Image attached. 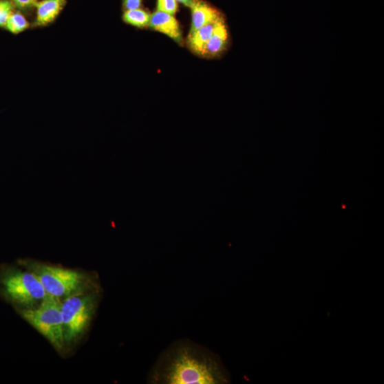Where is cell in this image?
<instances>
[{
    "mask_svg": "<svg viewBox=\"0 0 384 384\" xmlns=\"http://www.w3.org/2000/svg\"><path fill=\"white\" fill-rule=\"evenodd\" d=\"M177 1L185 6L186 7L191 8L195 5L198 0H177Z\"/></svg>",
    "mask_w": 384,
    "mask_h": 384,
    "instance_id": "obj_17",
    "label": "cell"
},
{
    "mask_svg": "<svg viewBox=\"0 0 384 384\" xmlns=\"http://www.w3.org/2000/svg\"><path fill=\"white\" fill-rule=\"evenodd\" d=\"M14 6L10 0H0V28H6Z\"/></svg>",
    "mask_w": 384,
    "mask_h": 384,
    "instance_id": "obj_13",
    "label": "cell"
},
{
    "mask_svg": "<svg viewBox=\"0 0 384 384\" xmlns=\"http://www.w3.org/2000/svg\"><path fill=\"white\" fill-rule=\"evenodd\" d=\"M49 295L37 277L26 268L18 264L0 266V297L16 311L37 308Z\"/></svg>",
    "mask_w": 384,
    "mask_h": 384,
    "instance_id": "obj_4",
    "label": "cell"
},
{
    "mask_svg": "<svg viewBox=\"0 0 384 384\" xmlns=\"http://www.w3.org/2000/svg\"><path fill=\"white\" fill-rule=\"evenodd\" d=\"M151 14L141 9L125 10L122 19L125 23L132 26L144 28L149 27L151 19Z\"/></svg>",
    "mask_w": 384,
    "mask_h": 384,
    "instance_id": "obj_11",
    "label": "cell"
},
{
    "mask_svg": "<svg viewBox=\"0 0 384 384\" xmlns=\"http://www.w3.org/2000/svg\"><path fill=\"white\" fill-rule=\"evenodd\" d=\"M223 18V17H222ZM220 19L215 23H213L205 25L194 33L189 34L188 36V45L189 48L195 54L201 55L206 43L211 38L213 30L217 27Z\"/></svg>",
    "mask_w": 384,
    "mask_h": 384,
    "instance_id": "obj_10",
    "label": "cell"
},
{
    "mask_svg": "<svg viewBox=\"0 0 384 384\" xmlns=\"http://www.w3.org/2000/svg\"><path fill=\"white\" fill-rule=\"evenodd\" d=\"M29 28V21L20 12H12L6 25V28L14 34L23 32Z\"/></svg>",
    "mask_w": 384,
    "mask_h": 384,
    "instance_id": "obj_12",
    "label": "cell"
},
{
    "mask_svg": "<svg viewBox=\"0 0 384 384\" xmlns=\"http://www.w3.org/2000/svg\"><path fill=\"white\" fill-rule=\"evenodd\" d=\"M102 288L73 295L62 302L64 356L71 354L87 335L98 309Z\"/></svg>",
    "mask_w": 384,
    "mask_h": 384,
    "instance_id": "obj_3",
    "label": "cell"
},
{
    "mask_svg": "<svg viewBox=\"0 0 384 384\" xmlns=\"http://www.w3.org/2000/svg\"><path fill=\"white\" fill-rule=\"evenodd\" d=\"M191 9L192 13L189 34L205 25L215 23L223 17L217 9L212 8L202 0H198L195 5Z\"/></svg>",
    "mask_w": 384,
    "mask_h": 384,
    "instance_id": "obj_7",
    "label": "cell"
},
{
    "mask_svg": "<svg viewBox=\"0 0 384 384\" xmlns=\"http://www.w3.org/2000/svg\"><path fill=\"white\" fill-rule=\"evenodd\" d=\"M229 34L225 20L222 18L206 43L202 54L207 58L216 57L222 54L228 44Z\"/></svg>",
    "mask_w": 384,
    "mask_h": 384,
    "instance_id": "obj_8",
    "label": "cell"
},
{
    "mask_svg": "<svg viewBox=\"0 0 384 384\" xmlns=\"http://www.w3.org/2000/svg\"><path fill=\"white\" fill-rule=\"evenodd\" d=\"M142 0H123V7L125 10L140 8Z\"/></svg>",
    "mask_w": 384,
    "mask_h": 384,
    "instance_id": "obj_16",
    "label": "cell"
},
{
    "mask_svg": "<svg viewBox=\"0 0 384 384\" xmlns=\"http://www.w3.org/2000/svg\"><path fill=\"white\" fill-rule=\"evenodd\" d=\"M15 8L21 11H27L35 7L38 0H10Z\"/></svg>",
    "mask_w": 384,
    "mask_h": 384,
    "instance_id": "obj_15",
    "label": "cell"
},
{
    "mask_svg": "<svg viewBox=\"0 0 384 384\" xmlns=\"http://www.w3.org/2000/svg\"><path fill=\"white\" fill-rule=\"evenodd\" d=\"M178 10L177 0H158L157 10L175 15Z\"/></svg>",
    "mask_w": 384,
    "mask_h": 384,
    "instance_id": "obj_14",
    "label": "cell"
},
{
    "mask_svg": "<svg viewBox=\"0 0 384 384\" xmlns=\"http://www.w3.org/2000/svg\"><path fill=\"white\" fill-rule=\"evenodd\" d=\"M67 4V0H41L35 5V27H45L53 23Z\"/></svg>",
    "mask_w": 384,
    "mask_h": 384,
    "instance_id": "obj_9",
    "label": "cell"
},
{
    "mask_svg": "<svg viewBox=\"0 0 384 384\" xmlns=\"http://www.w3.org/2000/svg\"><path fill=\"white\" fill-rule=\"evenodd\" d=\"M61 306L62 302L50 295L37 308L16 312L45 337L57 353L64 356Z\"/></svg>",
    "mask_w": 384,
    "mask_h": 384,
    "instance_id": "obj_5",
    "label": "cell"
},
{
    "mask_svg": "<svg viewBox=\"0 0 384 384\" xmlns=\"http://www.w3.org/2000/svg\"><path fill=\"white\" fill-rule=\"evenodd\" d=\"M156 384H224L230 376L221 359L191 341H180L160 357L149 376Z\"/></svg>",
    "mask_w": 384,
    "mask_h": 384,
    "instance_id": "obj_1",
    "label": "cell"
},
{
    "mask_svg": "<svg viewBox=\"0 0 384 384\" xmlns=\"http://www.w3.org/2000/svg\"><path fill=\"white\" fill-rule=\"evenodd\" d=\"M149 28L167 35L179 45L182 44V30L174 15L157 10L151 15Z\"/></svg>",
    "mask_w": 384,
    "mask_h": 384,
    "instance_id": "obj_6",
    "label": "cell"
},
{
    "mask_svg": "<svg viewBox=\"0 0 384 384\" xmlns=\"http://www.w3.org/2000/svg\"><path fill=\"white\" fill-rule=\"evenodd\" d=\"M17 264L32 273L46 292L61 302L73 295L101 288L99 276L96 272L34 259H20Z\"/></svg>",
    "mask_w": 384,
    "mask_h": 384,
    "instance_id": "obj_2",
    "label": "cell"
}]
</instances>
